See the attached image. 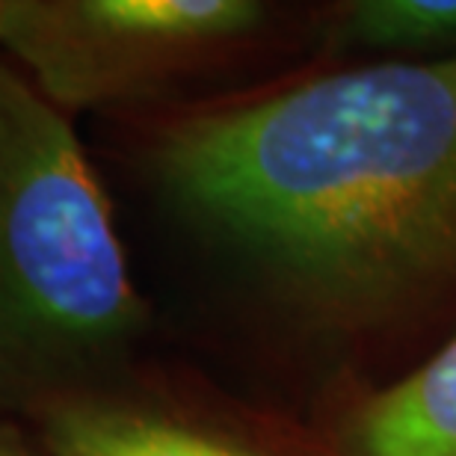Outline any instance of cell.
Here are the masks:
<instances>
[{
    "mask_svg": "<svg viewBox=\"0 0 456 456\" xmlns=\"http://www.w3.org/2000/svg\"><path fill=\"white\" fill-rule=\"evenodd\" d=\"M163 181L332 312L456 273V53L312 77L172 125Z\"/></svg>",
    "mask_w": 456,
    "mask_h": 456,
    "instance_id": "6da1fadb",
    "label": "cell"
},
{
    "mask_svg": "<svg viewBox=\"0 0 456 456\" xmlns=\"http://www.w3.org/2000/svg\"><path fill=\"white\" fill-rule=\"evenodd\" d=\"M107 193L60 107L0 60V370L51 377L140 323Z\"/></svg>",
    "mask_w": 456,
    "mask_h": 456,
    "instance_id": "7a4b0ae2",
    "label": "cell"
},
{
    "mask_svg": "<svg viewBox=\"0 0 456 456\" xmlns=\"http://www.w3.org/2000/svg\"><path fill=\"white\" fill-rule=\"evenodd\" d=\"M267 21L255 0H0V48L53 107H102L216 66Z\"/></svg>",
    "mask_w": 456,
    "mask_h": 456,
    "instance_id": "3957f363",
    "label": "cell"
},
{
    "mask_svg": "<svg viewBox=\"0 0 456 456\" xmlns=\"http://www.w3.org/2000/svg\"><path fill=\"white\" fill-rule=\"evenodd\" d=\"M51 456H270L240 436L104 397H62L45 412Z\"/></svg>",
    "mask_w": 456,
    "mask_h": 456,
    "instance_id": "277c9868",
    "label": "cell"
},
{
    "mask_svg": "<svg viewBox=\"0 0 456 456\" xmlns=\"http://www.w3.org/2000/svg\"><path fill=\"white\" fill-rule=\"evenodd\" d=\"M350 456H456V338L430 362L355 406Z\"/></svg>",
    "mask_w": 456,
    "mask_h": 456,
    "instance_id": "5b68a950",
    "label": "cell"
},
{
    "mask_svg": "<svg viewBox=\"0 0 456 456\" xmlns=\"http://www.w3.org/2000/svg\"><path fill=\"white\" fill-rule=\"evenodd\" d=\"M344 48L395 53H456V0H353L335 15Z\"/></svg>",
    "mask_w": 456,
    "mask_h": 456,
    "instance_id": "8992f818",
    "label": "cell"
},
{
    "mask_svg": "<svg viewBox=\"0 0 456 456\" xmlns=\"http://www.w3.org/2000/svg\"><path fill=\"white\" fill-rule=\"evenodd\" d=\"M0 456H39L36 451H30L21 439H15L12 433L0 430Z\"/></svg>",
    "mask_w": 456,
    "mask_h": 456,
    "instance_id": "52a82bcc",
    "label": "cell"
}]
</instances>
